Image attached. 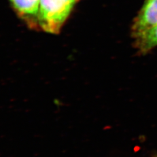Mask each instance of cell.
<instances>
[{
    "label": "cell",
    "instance_id": "obj_2",
    "mask_svg": "<svg viewBox=\"0 0 157 157\" xmlns=\"http://www.w3.org/2000/svg\"><path fill=\"white\" fill-rule=\"evenodd\" d=\"M157 26V0H144L131 25V36L135 38Z\"/></svg>",
    "mask_w": 157,
    "mask_h": 157
},
{
    "label": "cell",
    "instance_id": "obj_4",
    "mask_svg": "<svg viewBox=\"0 0 157 157\" xmlns=\"http://www.w3.org/2000/svg\"><path fill=\"white\" fill-rule=\"evenodd\" d=\"M134 47L140 55H145L157 47V26L134 38Z\"/></svg>",
    "mask_w": 157,
    "mask_h": 157
},
{
    "label": "cell",
    "instance_id": "obj_3",
    "mask_svg": "<svg viewBox=\"0 0 157 157\" xmlns=\"http://www.w3.org/2000/svg\"><path fill=\"white\" fill-rule=\"evenodd\" d=\"M17 16L32 30L39 31L40 0H8Z\"/></svg>",
    "mask_w": 157,
    "mask_h": 157
},
{
    "label": "cell",
    "instance_id": "obj_1",
    "mask_svg": "<svg viewBox=\"0 0 157 157\" xmlns=\"http://www.w3.org/2000/svg\"><path fill=\"white\" fill-rule=\"evenodd\" d=\"M78 2L79 0H40V30L51 34L60 33Z\"/></svg>",
    "mask_w": 157,
    "mask_h": 157
}]
</instances>
